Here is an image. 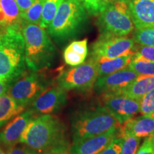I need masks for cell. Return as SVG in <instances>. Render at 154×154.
Returning a JSON list of instances; mask_svg holds the SVG:
<instances>
[{
	"label": "cell",
	"instance_id": "1",
	"mask_svg": "<svg viewBox=\"0 0 154 154\" xmlns=\"http://www.w3.org/2000/svg\"><path fill=\"white\" fill-rule=\"evenodd\" d=\"M19 143L40 153H69L66 126L56 116L45 114L32 120L21 136Z\"/></svg>",
	"mask_w": 154,
	"mask_h": 154
},
{
	"label": "cell",
	"instance_id": "2",
	"mask_svg": "<svg viewBox=\"0 0 154 154\" xmlns=\"http://www.w3.org/2000/svg\"><path fill=\"white\" fill-rule=\"evenodd\" d=\"M27 70L22 26L0 28V79L12 84Z\"/></svg>",
	"mask_w": 154,
	"mask_h": 154
},
{
	"label": "cell",
	"instance_id": "3",
	"mask_svg": "<svg viewBox=\"0 0 154 154\" xmlns=\"http://www.w3.org/2000/svg\"><path fill=\"white\" fill-rule=\"evenodd\" d=\"M25 61L28 70L40 72L51 66L56 49L47 32L37 24L22 22Z\"/></svg>",
	"mask_w": 154,
	"mask_h": 154
},
{
	"label": "cell",
	"instance_id": "4",
	"mask_svg": "<svg viewBox=\"0 0 154 154\" xmlns=\"http://www.w3.org/2000/svg\"><path fill=\"white\" fill-rule=\"evenodd\" d=\"M87 19L88 13L80 0H63L47 27V33L55 41L64 42L76 37Z\"/></svg>",
	"mask_w": 154,
	"mask_h": 154
},
{
	"label": "cell",
	"instance_id": "5",
	"mask_svg": "<svg viewBox=\"0 0 154 154\" xmlns=\"http://www.w3.org/2000/svg\"><path fill=\"white\" fill-rule=\"evenodd\" d=\"M120 127L121 124L118 121L103 105L85 108L73 116V143Z\"/></svg>",
	"mask_w": 154,
	"mask_h": 154
},
{
	"label": "cell",
	"instance_id": "6",
	"mask_svg": "<svg viewBox=\"0 0 154 154\" xmlns=\"http://www.w3.org/2000/svg\"><path fill=\"white\" fill-rule=\"evenodd\" d=\"M96 25L100 36L129 35L135 29L129 9V0H111L106 9L99 15Z\"/></svg>",
	"mask_w": 154,
	"mask_h": 154
},
{
	"label": "cell",
	"instance_id": "7",
	"mask_svg": "<svg viewBox=\"0 0 154 154\" xmlns=\"http://www.w3.org/2000/svg\"><path fill=\"white\" fill-rule=\"evenodd\" d=\"M52 84L53 82L45 74L29 71L13 83L7 93L19 106L25 109Z\"/></svg>",
	"mask_w": 154,
	"mask_h": 154
},
{
	"label": "cell",
	"instance_id": "8",
	"mask_svg": "<svg viewBox=\"0 0 154 154\" xmlns=\"http://www.w3.org/2000/svg\"><path fill=\"white\" fill-rule=\"evenodd\" d=\"M96 60L93 57L86 62L63 70L57 78V83L65 91L87 92L94 88L98 78Z\"/></svg>",
	"mask_w": 154,
	"mask_h": 154
},
{
	"label": "cell",
	"instance_id": "9",
	"mask_svg": "<svg viewBox=\"0 0 154 154\" xmlns=\"http://www.w3.org/2000/svg\"><path fill=\"white\" fill-rule=\"evenodd\" d=\"M135 42L128 36H99L92 44L91 56L102 59H114L135 53Z\"/></svg>",
	"mask_w": 154,
	"mask_h": 154
},
{
	"label": "cell",
	"instance_id": "10",
	"mask_svg": "<svg viewBox=\"0 0 154 154\" xmlns=\"http://www.w3.org/2000/svg\"><path fill=\"white\" fill-rule=\"evenodd\" d=\"M103 106L121 125L140 112V100H136L118 93L101 95Z\"/></svg>",
	"mask_w": 154,
	"mask_h": 154
},
{
	"label": "cell",
	"instance_id": "11",
	"mask_svg": "<svg viewBox=\"0 0 154 154\" xmlns=\"http://www.w3.org/2000/svg\"><path fill=\"white\" fill-rule=\"evenodd\" d=\"M67 102L66 91L58 84L44 90L31 104L30 110L38 114H52L61 110Z\"/></svg>",
	"mask_w": 154,
	"mask_h": 154
},
{
	"label": "cell",
	"instance_id": "12",
	"mask_svg": "<svg viewBox=\"0 0 154 154\" xmlns=\"http://www.w3.org/2000/svg\"><path fill=\"white\" fill-rule=\"evenodd\" d=\"M138 76L139 74L128 66L107 76L98 77L94 88L99 95L114 93L126 88Z\"/></svg>",
	"mask_w": 154,
	"mask_h": 154
},
{
	"label": "cell",
	"instance_id": "13",
	"mask_svg": "<svg viewBox=\"0 0 154 154\" xmlns=\"http://www.w3.org/2000/svg\"><path fill=\"white\" fill-rule=\"evenodd\" d=\"M119 128H113L103 134L74 142L70 146V154H99L119 136Z\"/></svg>",
	"mask_w": 154,
	"mask_h": 154
},
{
	"label": "cell",
	"instance_id": "14",
	"mask_svg": "<svg viewBox=\"0 0 154 154\" xmlns=\"http://www.w3.org/2000/svg\"><path fill=\"white\" fill-rule=\"evenodd\" d=\"M36 114L30 109L19 113L0 132V146L7 148L19 143L21 136Z\"/></svg>",
	"mask_w": 154,
	"mask_h": 154
},
{
	"label": "cell",
	"instance_id": "15",
	"mask_svg": "<svg viewBox=\"0 0 154 154\" xmlns=\"http://www.w3.org/2000/svg\"><path fill=\"white\" fill-rule=\"evenodd\" d=\"M129 9L136 29L154 28V0H129Z\"/></svg>",
	"mask_w": 154,
	"mask_h": 154
},
{
	"label": "cell",
	"instance_id": "16",
	"mask_svg": "<svg viewBox=\"0 0 154 154\" xmlns=\"http://www.w3.org/2000/svg\"><path fill=\"white\" fill-rule=\"evenodd\" d=\"M131 135L138 138L154 136V116L143 115L134 117L121 125L119 136Z\"/></svg>",
	"mask_w": 154,
	"mask_h": 154
},
{
	"label": "cell",
	"instance_id": "17",
	"mask_svg": "<svg viewBox=\"0 0 154 154\" xmlns=\"http://www.w3.org/2000/svg\"><path fill=\"white\" fill-rule=\"evenodd\" d=\"M134 54H129L114 59H102L93 57L96 62L98 77L107 76L128 67L131 62Z\"/></svg>",
	"mask_w": 154,
	"mask_h": 154
},
{
	"label": "cell",
	"instance_id": "18",
	"mask_svg": "<svg viewBox=\"0 0 154 154\" xmlns=\"http://www.w3.org/2000/svg\"><path fill=\"white\" fill-rule=\"evenodd\" d=\"M154 88V76H139L126 88L114 93L121 94L136 100H140L143 96Z\"/></svg>",
	"mask_w": 154,
	"mask_h": 154
},
{
	"label": "cell",
	"instance_id": "19",
	"mask_svg": "<svg viewBox=\"0 0 154 154\" xmlns=\"http://www.w3.org/2000/svg\"><path fill=\"white\" fill-rule=\"evenodd\" d=\"M87 44V38L69 44L63 51V59L66 64L76 66L84 63L88 54Z\"/></svg>",
	"mask_w": 154,
	"mask_h": 154
},
{
	"label": "cell",
	"instance_id": "20",
	"mask_svg": "<svg viewBox=\"0 0 154 154\" xmlns=\"http://www.w3.org/2000/svg\"><path fill=\"white\" fill-rule=\"evenodd\" d=\"M24 109L9 95L0 96V128Z\"/></svg>",
	"mask_w": 154,
	"mask_h": 154
},
{
	"label": "cell",
	"instance_id": "21",
	"mask_svg": "<svg viewBox=\"0 0 154 154\" xmlns=\"http://www.w3.org/2000/svg\"><path fill=\"white\" fill-rule=\"evenodd\" d=\"M0 6L5 16L6 26H22L21 11L15 0H0Z\"/></svg>",
	"mask_w": 154,
	"mask_h": 154
},
{
	"label": "cell",
	"instance_id": "22",
	"mask_svg": "<svg viewBox=\"0 0 154 154\" xmlns=\"http://www.w3.org/2000/svg\"><path fill=\"white\" fill-rule=\"evenodd\" d=\"M128 67L139 75L154 76V61L143 59L136 54H134Z\"/></svg>",
	"mask_w": 154,
	"mask_h": 154
},
{
	"label": "cell",
	"instance_id": "23",
	"mask_svg": "<svg viewBox=\"0 0 154 154\" xmlns=\"http://www.w3.org/2000/svg\"><path fill=\"white\" fill-rule=\"evenodd\" d=\"M63 0H44L42 19L39 26L43 29H47Z\"/></svg>",
	"mask_w": 154,
	"mask_h": 154
},
{
	"label": "cell",
	"instance_id": "24",
	"mask_svg": "<svg viewBox=\"0 0 154 154\" xmlns=\"http://www.w3.org/2000/svg\"><path fill=\"white\" fill-rule=\"evenodd\" d=\"M44 0H35L33 5L27 10L21 12V18L24 22L34 24H40L43 10Z\"/></svg>",
	"mask_w": 154,
	"mask_h": 154
},
{
	"label": "cell",
	"instance_id": "25",
	"mask_svg": "<svg viewBox=\"0 0 154 154\" xmlns=\"http://www.w3.org/2000/svg\"><path fill=\"white\" fill-rule=\"evenodd\" d=\"M132 38L138 45L154 47V28L136 29Z\"/></svg>",
	"mask_w": 154,
	"mask_h": 154
},
{
	"label": "cell",
	"instance_id": "26",
	"mask_svg": "<svg viewBox=\"0 0 154 154\" xmlns=\"http://www.w3.org/2000/svg\"><path fill=\"white\" fill-rule=\"evenodd\" d=\"M111 0H80L88 14L99 16L106 9Z\"/></svg>",
	"mask_w": 154,
	"mask_h": 154
},
{
	"label": "cell",
	"instance_id": "27",
	"mask_svg": "<svg viewBox=\"0 0 154 154\" xmlns=\"http://www.w3.org/2000/svg\"><path fill=\"white\" fill-rule=\"evenodd\" d=\"M121 154H136L140 138L131 135H121Z\"/></svg>",
	"mask_w": 154,
	"mask_h": 154
},
{
	"label": "cell",
	"instance_id": "28",
	"mask_svg": "<svg viewBox=\"0 0 154 154\" xmlns=\"http://www.w3.org/2000/svg\"><path fill=\"white\" fill-rule=\"evenodd\" d=\"M140 113L142 115L153 116L154 113V88L140 99Z\"/></svg>",
	"mask_w": 154,
	"mask_h": 154
},
{
	"label": "cell",
	"instance_id": "29",
	"mask_svg": "<svg viewBox=\"0 0 154 154\" xmlns=\"http://www.w3.org/2000/svg\"><path fill=\"white\" fill-rule=\"evenodd\" d=\"M7 154H42L26 144H15L7 149Z\"/></svg>",
	"mask_w": 154,
	"mask_h": 154
},
{
	"label": "cell",
	"instance_id": "30",
	"mask_svg": "<svg viewBox=\"0 0 154 154\" xmlns=\"http://www.w3.org/2000/svg\"><path fill=\"white\" fill-rule=\"evenodd\" d=\"M135 54L143 59L154 61V47L138 45L135 47Z\"/></svg>",
	"mask_w": 154,
	"mask_h": 154
},
{
	"label": "cell",
	"instance_id": "31",
	"mask_svg": "<svg viewBox=\"0 0 154 154\" xmlns=\"http://www.w3.org/2000/svg\"><path fill=\"white\" fill-rule=\"evenodd\" d=\"M99 154H121V138L117 136Z\"/></svg>",
	"mask_w": 154,
	"mask_h": 154
},
{
	"label": "cell",
	"instance_id": "32",
	"mask_svg": "<svg viewBox=\"0 0 154 154\" xmlns=\"http://www.w3.org/2000/svg\"><path fill=\"white\" fill-rule=\"evenodd\" d=\"M136 154H154V136L146 137Z\"/></svg>",
	"mask_w": 154,
	"mask_h": 154
},
{
	"label": "cell",
	"instance_id": "33",
	"mask_svg": "<svg viewBox=\"0 0 154 154\" xmlns=\"http://www.w3.org/2000/svg\"><path fill=\"white\" fill-rule=\"evenodd\" d=\"M35 0H15L21 12H24L31 7Z\"/></svg>",
	"mask_w": 154,
	"mask_h": 154
},
{
	"label": "cell",
	"instance_id": "34",
	"mask_svg": "<svg viewBox=\"0 0 154 154\" xmlns=\"http://www.w3.org/2000/svg\"><path fill=\"white\" fill-rule=\"evenodd\" d=\"M11 84L8 81L0 79V96L5 95L9 91Z\"/></svg>",
	"mask_w": 154,
	"mask_h": 154
},
{
	"label": "cell",
	"instance_id": "35",
	"mask_svg": "<svg viewBox=\"0 0 154 154\" xmlns=\"http://www.w3.org/2000/svg\"><path fill=\"white\" fill-rule=\"evenodd\" d=\"M5 26H6L5 16L3 12L1 6H0V28L5 27Z\"/></svg>",
	"mask_w": 154,
	"mask_h": 154
},
{
	"label": "cell",
	"instance_id": "36",
	"mask_svg": "<svg viewBox=\"0 0 154 154\" xmlns=\"http://www.w3.org/2000/svg\"><path fill=\"white\" fill-rule=\"evenodd\" d=\"M0 154H7V152H5L4 151V149H2L1 146H0Z\"/></svg>",
	"mask_w": 154,
	"mask_h": 154
},
{
	"label": "cell",
	"instance_id": "37",
	"mask_svg": "<svg viewBox=\"0 0 154 154\" xmlns=\"http://www.w3.org/2000/svg\"><path fill=\"white\" fill-rule=\"evenodd\" d=\"M44 154H70V153H46Z\"/></svg>",
	"mask_w": 154,
	"mask_h": 154
},
{
	"label": "cell",
	"instance_id": "38",
	"mask_svg": "<svg viewBox=\"0 0 154 154\" xmlns=\"http://www.w3.org/2000/svg\"><path fill=\"white\" fill-rule=\"evenodd\" d=\"M153 116H154V113H153Z\"/></svg>",
	"mask_w": 154,
	"mask_h": 154
}]
</instances>
